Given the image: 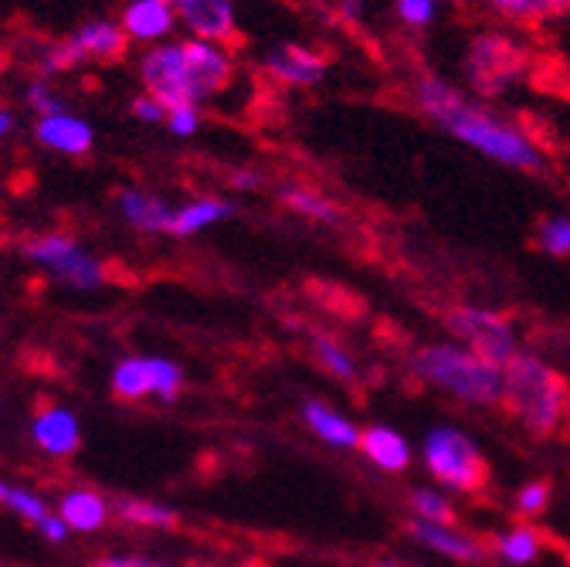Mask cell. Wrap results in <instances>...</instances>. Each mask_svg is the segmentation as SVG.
<instances>
[{
    "label": "cell",
    "instance_id": "cell-41",
    "mask_svg": "<svg viewBox=\"0 0 570 567\" xmlns=\"http://www.w3.org/2000/svg\"><path fill=\"white\" fill-rule=\"evenodd\" d=\"M14 129H18V116L4 102H0V139H8Z\"/></svg>",
    "mask_w": 570,
    "mask_h": 567
},
{
    "label": "cell",
    "instance_id": "cell-16",
    "mask_svg": "<svg viewBox=\"0 0 570 567\" xmlns=\"http://www.w3.org/2000/svg\"><path fill=\"white\" fill-rule=\"evenodd\" d=\"M235 215V204L232 201H222V197H200V201H190L184 207L174 211V225H170V235L174 238H190L197 235L200 228L207 225H218L225 218Z\"/></svg>",
    "mask_w": 570,
    "mask_h": 567
},
{
    "label": "cell",
    "instance_id": "cell-40",
    "mask_svg": "<svg viewBox=\"0 0 570 567\" xmlns=\"http://www.w3.org/2000/svg\"><path fill=\"white\" fill-rule=\"evenodd\" d=\"M38 530H41L48 540H55V544H61V540L68 537V527H65V520H61L58 514H48V517L38 524Z\"/></svg>",
    "mask_w": 570,
    "mask_h": 567
},
{
    "label": "cell",
    "instance_id": "cell-19",
    "mask_svg": "<svg viewBox=\"0 0 570 567\" xmlns=\"http://www.w3.org/2000/svg\"><path fill=\"white\" fill-rule=\"evenodd\" d=\"M361 449H364V456H367L374 466H381V469H387V472H401V469H407V462H411L407 442H404L397 432L381 429V424H374V429H367V432L361 436Z\"/></svg>",
    "mask_w": 570,
    "mask_h": 567
},
{
    "label": "cell",
    "instance_id": "cell-11",
    "mask_svg": "<svg viewBox=\"0 0 570 567\" xmlns=\"http://www.w3.org/2000/svg\"><path fill=\"white\" fill-rule=\"evenodd\" d=\"M119 25L129 45L157 48L174 41L180 18H177V4H170V0H126L119 11Z\"/></svg>",
    "mask_w": 570,
    "mask_h": 567
},
{
    "label": "cell",
    "instance_id": "cell-17",
    "mask_svg": "<svg viewBox=\"0 0 570 567\" xmlns=\"http://www.w3.org/2000/svg\"><path fill=\"white\" fill-rule=\"evenodd\" d=\"M58 517L65 520L68 530H99L109 520V507L99 492L92 489H76V492H65L61 504H58Z\"/></svg>",
    "mask_w": 570,
    "mask_h": 567
},
{
    "label": "cell",
    "instance_id": "cell-43",
    "mask_svg": "<svg viewBox=\"0 0 570 567\" xmlns=\"http://www.w3.org/2000/svg\"><path fill=\"white\" fill-rule=\"evenodd\" d=\"M374 567H397V564H374Z\"/></svg>",
    "mask_w": 570,
    "mask_h": 567
},
{
    "label": "cell",
    "instance_id": "cell-30",
    "mask_svg": "<svg viewBox=\"0 0 570 567\" xmlns=\"http://www.w3.org/2000/svg\"><path fill=\"white\" fill-rule=\"evenodd\" d=\"M24 99H28V106L38 113V116H55V113H68V102H65V96L51 86V79H41V76H35L31 82H28V89H24Z\"/></svg>",
    "mask_w": 570,
    "mask_h": 567
},
{
    "label": "cell",
    "instance_id": "cell-31",
    "mask_svg": "<svg viewBox=\"0 0 570 567\" xmlns=\"http://www.w3.org/2000/svg\"><path fill=\"white\" fill-rule=\"evenodd\" d=\"M537 242L550 255H570V218H543L537 228Z\"/></svg>",
    "mask_w": 570,
    "mask_h": 567
},
{
    "label": "cell",
    "instance_id": "cell-6",
    "mask_svg": "<svg viewBox=\"0 0 570 567\" xmlns=\"http://www.w3.org/2000/svg\"><path fill=\"white\" fill-rule=\"evenodd\" d=\"M527 65H530V51L523 45H517L510 35L485 31L469 41L462 72L479 96H503L510 86L520 82Z\"/></svg>",
    "mask_w": 570,
    "mask_h": 567
},
{
    "label": "cell",
    "instance_id": "cell-28",
    "mask_svg": "<svg viewBox=\"0 0 570 567\" xmlns=\"http://www.w3.org/2000/svg\"><path fill=\"white\" fill-rule=\"evenodd\" d=\"M0 507L14 510L18 517L31 520L35 527L51 514V510L45 507V500H38L35 492H28V489H21V486H11V482H4V479H0Z\"/></svg>",
    "mask_w": 570,
    "mask_h": 567
},
{
    "label": "cell",
    "instance_id": "cell-25",
    "mask_svg": "<svg viewBox=\"0 0 570 567\" xmlns=\"http://www.w3.org/2000/svg\"><path fill=\"white\" fill-rule=\"evenodd\" d=\"M407 504H411V510L417 514V520H428V524H435V527H455V524H459L455 507L445 500V496H439V492L414 489V492L407 496Z\"/></svg>",
    "mask_w": 570,
    "mask_h": 567
},
{
    "label": "cell",
    "instance_id": "cell-9",
    "mask_svg": "<svg viewBox=\"0 0 570 567\" xmlns=\"http://www.w3.org/2000/svg\"><path fill=\"white\" fill-rule=\"evenodd\" d=\"M326 68H330L326 55L299 41H278L262 55V76L285 89L320 86L326 79Z\"/></svg>",
    "mask_w": 570,
    "mask_h": 567
},
{
    "label": "cell",
    "instance_id": "cell-24",
    "mask_svg": "<svg viewBox=\"0 0 570 567\" xmlns=\"http://www.w3.org/2000/svg\"><path fill=\"white\" fill-rule=\"evenodd\" d=\"M112 394L119 401H139L154 394V374H150V361H122L112 374Z\"/></svg>",
    "mask_w": 570,
    "mask_h": 567
},
{
    "label": "cell",
    "instance_id": "cell-29",
    "mask_svg": "<svg viewBox=\"0 0 570 567\" xmlns=\"http://www.w3.org/2000/svg\"><path fill=\"white\" fill-rule=\"evenodd\" d=\"M313 350H316L320 364H323L333 378H340V381H353V378H356V368H353V361H350V353H346L330 333H313Z\"/></svg>",
    "mask_w": 570,
    "mask_h": 567
},
{
    "label": "cell",
    "instance_id": "cell-13",
    "mask_svg": "<svg viewBox=\"0 0 570 567\" xmlns=\"http://www.w3.org/2000/svg\"><path fill=\"white\" fill-rule=\"evenodd\" d=\"M31 432H35V442L55 456V459H65V456H76L79 446H82V436H79V421L71 411L51 404V401H41L35 408V424H31Z\"/></svg>",
    "mask_w": 570,
    "mask_h": 567
},
{
    "label": "cell",
    "instance_id": "cell-14",
    "mask_svg": "<svg viewBox=\"0 0 570 567\" xmlns=\"http://www.w3.org/2000/svg\"><path fill=\"white\" fill-rule=\"evenodd\" d=\"M116 204H119V215L136 228V232H147V235H160L167 232L170 235V225H174V207L150 194V190H142V187H122L116 194Z\"/></svg>",
    "mask_w": 570,
    "mask_h": 567
},
{
    "label": "cell",
    "instance_id": "cell-27",
    "mask_svg": "<svg viewBox=\"0 0 570 567\" xmlns=\"http://www.w3.org/2000/svg\"><path fill=\"white\" fill-rule=\"evenodd\" d=\"M495 540V550L503 554L510 564H530V560H537V554H540V534L537 530H527V527H517V530H510V534H503V537H492Z\"/></svg>",
    "mask_w": 570,
    "mask_h": 567
},
{
    "label": "cell",
    "instance_id": "cell-32",
    "mask_svg": "<svg viewBox=\"0 0 570 567\" xmlns=\"http://www.w3.org/2000/svg\"><path fill=\"white\" fill-rule=\"evenodd\" d=\"M150 374H154V394H157V398H164V401H177V398H180L184 374H180L177 364L150 358Z\"/></svg>",
    "mask_w": 570,
    "mask_h": 567
},
{
    "label": "cell",
    "instance_id": "cell-21",
    "mask_svg": "<svg viewBox=\"0 0 570 567\" xmlns=\"http://www.w3.org/2000/svg\"><path fill=\"white\" fill-rule=\"evenodd\" d=\"M51 275H55L58 282H65V286H71V290H96V286H102V282L109 278L106 265H102L99 258L86 255L82 248H79V252H71V255H65L61 262H55V265H51Z\"/></svg>",
    "mask_w": 570,
    "mask_h": 567
},
{
    "label": "cell",
    "instance_id": "cell-39",
    "mask_svg": "<svg viewBox=\"0 0 570 567\" xmlns=\"http://www.w3.org/2000/svg\"><path fill=\"white\" fill-rule=\"evenodd\" d=\"M228 184L232 187H242V190H258L265 184V177L258 170H232L228 174Z\"/></svg>",
    "mask_w": 570,
    "mask_h": 567
},
{
    "label": "cell",
    "instance_id": "cell-33",
    "mask_svg": "<svg viewBox=\"0 0 570 567\" xmlns=\"http://www.w3.org/2000/svg\"><path fill=\"white\" fill-rule=\"evenodd\" d=\"M394 11H397V21L407 25V28H428L439 14V4L435 0H394Z\"/></svg>",
    "mask_w": 570,
    "mask_h": 567
},
{
    "label": "cell",
    "instance_id": "cell-3",
    "mask_svg": "<svg viewBox=\"0 0 570 567\" xmlns=\"http://www.w3.org/2000/svg\"><path fill=\"white\" fill-rule=\"evenodd\" d=\"M503 404L540 439L570 429V381L530 353L503 368Z\"/></svg>",
    "mask_w": 570,
    "mask_h": 567
},
{
    "label": "cell",
    "instance_id": "cell-42",
    "mask_svg": "<svg viewBox=\"0 0 570 567\" xmlns=\"http://www.w3.org/2000/svg\"><path fill=\"white\" fill-rule=\"evenodd\" d=\"M8 68H11V55H8L4 48H0V76H4V72H8Z\"/></svg>",
    "mask_w": 570,
    "mask_h": 567
},
{
    "label": "cell",
    "instance_id": "cell-1",
    "mask_svg": "<svg viewBox=\"0 0 570 567\" xmlns=\"http://www.w3.org/2000/svg\"><path fill=\"white\" fill-rule=\"evenodd\" d=\"M414 106L432 123H439L449 136L462 139L465 147L479 150L482 157H489L495 164L517 167V170L543 167V154L537 150V144L520 126L482 109L475 99H469L465 92H459L452 82H445L439 76H417Z\"/></svg>",
    "mask_w": 570,
    "mask_h": 567
},
{
    "label": "cell",
    "instance_id": "cell-5",
    "mask_svg": "<svg viewBox=\"0 0 570 567\" xmlns=\"http://www.w3.org/2000/svg\"><path fill=\"white\" fill-rule=\"evenodd\" d=\"M129 51V38L119 25V18H92L79 25L71 35L48 41L38 51V76L55 79L61 72H71L79 65H109L122 61Z\"/></svg>",
    "mask_w": 570,
    "mask_h": 567
},
{
    "label": "cell",
    "instance_id": "cell-12",
    "mask_svg": "<svg viewBox=\"0 0 570 567\" xmlns=\"http://www.w3.org/2000/svg\"><path fill=\"white\" fill-rule=\"evenodd\" d=\"M35 139L51 154L86 157L96 147V129L89 119H82L68 109V113H55V116H38L35 119Z\"/></svg>",
    "mask_w": 570,
    "mask_h": 567
},
{
    "label": "cell",
    "instance_id": "cell-23",
    "mask_svg": "<svg viewBox=\"0 0 570 567\" xmlns=\"http://www.w3.org/2000/svg\"><path fill=\"white\" fill-rule=\"evenodd\" d=\"M485 4L507 21H547L570 14V0H485Z\"/></svg>",
    "mask_w": 570,
    "mask_h": 567
},
{
    "label": "cell",
    "instance_id": "cell-4",
    "mask_svg": "<svg viewBox=\"0 0 570 567\" xmlns=\"http://www.w3.org/2000/svg\"><path fill=\"white\" fill-rule=\"evenodd\" d=\"M414 374L452 391L472 404H503V371L479 361L472 350L462 346H421L414 353Z\"/></svg>",
    "mask_w": 570,
    "mask_h": 567
},
{
    "label": "cell",
    "instance_id": "cell-38",
    "mask_svg": "<svg viewBox=\"0 0 570 567\" xmlns=\"http://www.w3.org/2000/svg\"><path fill=\"white\" fill-rule=\"evenodd\" d=\"M364 8H367V0H336V14H340V21H346V25H356L364 18Z\"/></svg>",
    "mask_w": 570,
    "mask_h": 567
},
{
    "label": "cell",
    "instance_id": "cell-15",
    "mask_svg": "<svg viewBox=\"0 0 570 567\" xmlns=\"http://www.w3.org/2000/svg\"><path fill=\"white\" fill-rule=\"evenodd\" d=\"M407 534L424 544V547H432L452 560H462V564H485L489 560V550L482 547V540L469 537V534H459L452 527H435V524H428V520H411L407 524Z\"/></svg>",
    "mask_w": 570,
    "mask_h": 567
},
{
    "label": "cell",
    "instance_id": "cell-18",
    "mask_svg": "<svg viewBox=\"0 0 570 567\" xmlns=\"http://www.w3.org/2000/svg\"><path fill=\"white\" fill-rule=\"evenodd\" d=\"M112 517L122 524H132V527H150V530H177L180 527V517L170 507L136 500V496H116Z\"/></svg>",
    "mask_w": 570,
    "mask_h": 567
},
{
    "label": "cell",
    "instance_id": "cell-45",
    "mask_svg": "<svg viewBox=\"0 0 570 567\" xmlns=\"http://www.w3.org/2000/svg\"><path fill=\"white\" fill-rule=\"evenodd\" d=\"M435 4H439V0H435Z\"/></svg>",
    "mask_w": 570,
    "mask_h": 567
},
{
    "label": "cell",
    "instance_id": "cell-20",
    "mask_svg": "<svg viewBox=\"0 0 570 567\" xmlns=\"http://www.w3.org/2000/svg\"><path fill=\"white\" fill-rule=\"evenodd\" d=\"M303 418H306V424H309V429H313L320 439H326V442L336 446V449H353V446H361V432H356L346 418H340L333 408H326V404H320V401H309V404L303 408Z\"/></svg>",
    "mask_w": 570,
    "mask_h": 567
},
{
    "label": "cell",
    "instance_id": "cell-35",
    "mask_svg": "<svg viewBox=\"0 0 570 567\" xmlns=\"http://www.w3.org/2000/svg\"><path fill=\"white\" fill-rule=\"evenodd\" d=\"M129 113H132V119H139V123H147V126H157V123H167V109L150 96V92H139V96H132V102H129Z\"/></svg>",
    "mask_w": 570,
    "mask_h": 567
},
{
    "label": "cell",
    "instance_id": "cell-2",
    "mask_svg": "<svg viewBox=\"0 0 570 567\" xmlns=\"http://www.w3.org/2000/svg\"><path fill=\"white\" fill-rule=\"evenodd\" d=\"M136 68L142 92H150L167 113L180 106L200 109V102L222 96L238 76L232 48L200 38H174L167 45L147 48Z\"/></svg>",
    "mask_w": 570,
    "mask_h": 567
},
{
    "label": "cell",
    "instance_id": "cell-10",
    "mask_svg": "<svg viewBox=\"0 0 570 567\" xmlns=\"http://www.w3.org/2000/svg\"><path fill=\"white\" fill-rule=\"evenodd\" d=\"M177 18L187 38H200V41L225 45V48H232L242 38L238 0H180Z\"/></svg>",
    "mask_w": 570,
    "mask_h": 567
},
{
    "label": "cell",
    "instance_id": "cell-26",
    "mask_svg": "<svg viewBox=\"0 0 570 567\" xmlns=\"http://www.w3.org/2000/svg\"><path fill=\"white\" fill-rule=\"evenodd\" d=\"M71 252H79V242L71 238V235H61V232H48V235H35L28 245H24V255L31 258V262H41V265H55V262H61L65 255H71Z\"/></svg>",
    "mask_w": 570,
    "mask_h": 567
},
{
    "label": "cell",
    "instance_id": "cell-37",
    "mask_svg": "<svg viewBox=\"0 0 570 567\" xmlns=\"http://www.w3.org/2000/svg\"><path fill=\"white\" fill-rule=\"evenodd\" d=\"M92 567H170V564L147 560V557H99Z\"/></svg>",
    "mask_w": 570,
    "mask_h": 567
},
{
    "label": "cell",
    "instance_id": "cell-7",
    "mask_svg": "<svg viewBox=\"0 0 570 567\" xmlns=\"http://www.w3.org/2000/svg\"><path fill=\"white\" fill-rule=\"evenodd\" d=\"M424 462L439 482L459 492H482L492 479V469L479 446L455 429H435L424 439Z\"/></svg>",
    "mask_w": 570,
    "mask_h": 567
},
{
    "label": "cell",
    "instance_id": "cell-36",
    "mask_svg": "<svg viewBox=\"0 0 570 567\" xmlns=\"http://www.w3.org/2000/svg\"><path fill=\"white\" fill-rule=\"evenodd\" d=\"M167 129H170L174 136H180V139L194 136V133L200 129V109H194V106L170 109V113H167Z\"/></svg>",
    "mask_w": 570,
    "mask_h": 567
},
{
    "label": "cell",
    "instance_id": "cell-34",
    "mask_svg": "<svg viewBox=\"0 0 570 567\" xmlns=\"http://www.w3.org/2000/svg\"><path fill=\"white\" fill-rule=\"evenodd\" d=\"M547 504H550V479H530L517 496V507L523 517H540Z\"/></svg>",
    "mask_w": 570,
    "mask_h": 567
},
{
    "label": "cell",
    "instance_id": "cell-44",
    "mask_svg": "<svg viewBox=\"0 0 570 567\" xmlns=\"http://www.w3.org/2000/svg\"><path fill=\"white\" fill-rule=\"evenodd\" d=\"M170 4H180V0H170Z\"/></svg>",
    "mask_w": 570,
    "mask_h": 567
},
{
    "label": "cell",
    "instance_id": "cell-8",
    "mask_svg": "<svg viewBox=\"0 0 570 567\" xmlns=\"http://www.w3.org/2000/svg\"><path fill=\"white\" fill-rule=\"evenodd\" d=\"M445 326L475 353L479 361L492 368H507L517 358V336L507 316L475 306H455L445 313Z\"/></svg>",
    "mask_w": 570,
    "mask_h": 567
},
{
    "label": "cell",
    "instance_id": "cell-22",
    "mask_svg": "<svg viewBox=\"0 0 570 567\" xmlns=\"http://www.w3.org/2000/svg\"><path fill=\"white\" fill-rule=\"evenodd\" d=\"M278 197H282V204H289V207L296 211V215H306V218H313V222L336 225L340 215H343V211H340L330 197H323V194H316V190H309V187H299V184H285V187H278Z\"/></svg>",
    "mask_w": 570,
    "mask_h": 567
}]
</instances>
